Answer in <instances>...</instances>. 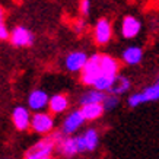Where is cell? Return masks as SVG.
I'll list each match as a JSON object with an SVG mask.
<instances>
[{"mask_svg": "<svg viewBox=\"0 0 159 159\" xmlns=\"http://www.w3.org/2000/svg\"><path fill=\"white\" fill-rule=\"evenodd\" d=\"M85 123L86 121H85L82 112H80V108L70 110L66 116L63 117L61 124H60V131L64 136H76Z\"/></svg>", "mask_w": 159, "mask_h": 159, "instance_id": "8992f818", "label": "cell"}, {"mask_svg": "<svg viewBox=\"0 0 159 159\" xmlns=\"http://www.w3.org/2000/svg\"><path fill=\"white\" fill-rule=\"evenodd\" d=\"M155 82L159 83V72H158V75H156V79H155Z\"/></svg>", "mask_w": 159, "mask_h": 159, "instance_id": "cb8c5ba5", "label": "cell"}, {"mask_svg": "<svg viewBox=\"0 0 159 159\" xmlns=\"http://www.w3.org/2000/svg\"><path fill=\"white\" fill-rule=\"evenodd\" d=\"M48 102H50V95L47 91H44L41 88L32 89L28 93L26 98V107L29 111L34 112H43V111H48Z\"/></svg>", "mask_w": 159, "mask_h": 159, "instance_id": "30bf717a", "label": "cell"}, {"mask_svg": "<svg viewBox=\"0 0 159 159\" xmlns=\"http://www.w3.org/2000/svg\"><path fill=\"white\" fill-rule=\"evenodd\" d=\"M99 76H102L101 72V53H93L89 56L86 66L83 67V70L79 75V80L83 86L92 88V85L95 83Z\"/></svg>", "mask_w": 159, "mask_h": 159, "instance_id": "5b68a950", "label": "cell"}, {"mask_svg": "<svg viewBox=\"0 0 159 159\" xmlns=\"http://www.w3.org/2000/svg\"><path fill=\"white\" fill-rule=\"evenodd\" d=\"M47 159H58V158H56V156H53V158H47Z\"/></svg>", "mask_w": 159, "mask_h": 159, "instance_id": "484cf974", "label": "cell"}, {"mask_svg": "<svg viewBox=\"0 0 159 159\" xmlns=\"http://www.w3.org/2000/svg\"><path fill=\"white\" fill-rule=\"evenodd\" d=\"M85 140V146H86V152H93L98 149L99 146V131L95 127H88L80 133Z\"/></svg>", "mask_w": 159, "mask_h": 159, "instance_id": "ac0fdd59", "label": "cell"}, {"mask_svg": "<svg viewBox=\"0 0 159 159\" xmlns=\"http://www.w3.org/2000/svg\"><path fill=\"white\" fill-rule=\"evenodd\" d=\"M91 9H92V3L89 0H82L79 3V13H80L83 19H86L88 16L91 15Z\"/></svg>", "mask_w": 159, "mask_h": 159, "instance_id": "7402d4cb", "label": "cell"}, {"mask_svg": "<svg viewBox=\"0 0 159 159\" xmlns=\"http://www.w3.org/2000/svg\"><path fill=\"white\" fill-rule=\"evenodd\" d=\"M0 159H13L12 156H5V158H0Z\"/></svg>", "mask_w": 159, "mask_h": 159, "instance_id": "d4e9b609", "label": "cell"}, {"mask_svg": "<svg viewBox=\"0 0 159 159\" xmlns=\"http://www.w3.org/2000/svg\"><path fill=\"white\" fill-rule=\"evenodd\" d=\"M159 101V83L153 82L145 86L142 91L131 92L125 98V104L130 108H137V107L143 105V104H149V102Z\"/></svg>", "mask_w": 159, "mask_h": 159, "instance_id": "3957f363", "label": "cell"}, {"mask_svg": "<svg viewBox=\"0 0 159 159\" xmlns=\"http://www.w3.org/2000/svg\"><path fill=\"white\" fill-rule=\"evenodd\" d=\"M31 120H32V114L28 107L16 105L12 110V123L18 131L31 130Z\"/></svg>", "mask_w": 159, "mask_h": 159, "instance_id": "7c38bea8", "label": "cell"}, {"mask_svg": "<svg viewBox=\"0 0 159 159\" xmlns=\"http://www.w3.org/2000/svg\"><path fill=\"white\" fill-rule=\"evenodd\" d=\"M131 86H133V83H131L129 77L124 76V75H118L114 79V82H112L110 93L116 95V97H123V95H127L130 92Z\"/></svg>", "mask_w": 159, "mask_h": 159, "instance_id": "e0dca14e", "label": "cell"}, {"mask_svg": "<svg viewBox=\"0 0 159 159\" xmlns=\"http://www.w3.org/2000/svg\"><path fill=\"white\" fill-rule=\"evenodd\" d=\"M70 110V98L69 95L58 92L54 95H50V102H48V112H51L53 116H60V114H67Z\"/></svg>", "mask_w": 159, "mask_h": 159, "instance_id": "4fadbf2b", "label": "cell"}, {"mask_svg": "<svg viewBox=\"0 0 159 159\" xmlns=\"http://www.w3.org/2000/svg\"><path fill=\"white\" fill-rule=\"evenodd\" d=\"M120 104H121V98L120 97H116V95H112V93H107L105 99H104V102H102V107H104L105 112H108V111L117 110V108L120 107Z\"/></svg>", "mask_w": 159, "mask_h": 159, "instance_id": "ffe728a7", "label": "cell"}, {"mask_svg": "<svg viewBox=\"0 0 159 159\" xmlns=\"http://www.w3.org/2000/svg\"><path fill=\"white\" fill-rule=\"evenodd\" d=\"M80 112H82L85 121H97L105 114V110H104L102 104H93V105L80 107Z\"/></svg>", "mask_w": 159, "mask_h": 159, "instance_id": "d6986e66", "label": "cell"}, {"mask_svg": "<svg viewBox=\"0 0 159 159\" xmlns=\"http://www.w3.org/2000/svg\"><path fill=\"white\" fill-rule=\"evenodd\" d=\"M56 139L53 134L39 137L34 145H31L25 150L22 159H47L53 158L56 153Z\"/></svg>", "mask_w": 159, "mask_h": 159, "instance_id": "7a4b0ae2", "label": "cell"}, {"mask_svg": "<svg viewBox=\"0 0 159 159\" xmlns=\"http://www.w3.org/2000/svg\"><path fill=\"white\" fill-rule=\"evenodd\" d=\"M10 38V31L7 29L6 25V12L3 6L0 5V41H9Z\"/></svg>", "mask_w": 159, "mask_h": 159, "instance_id": "44dd1931", "label": "cell"}, {"mask_svg": "<svg viewBox=\"0 0 159 159\" xmlns=\"http://www.w3.org/2000/svg\"><path fill=\"white\" fill-rule=\"evenodd\" d=\"M143 29L142 20L136 15H125L121 19L120 25V34L124 39H134L137 38Z\"/></svg>", "mask_w": 159, "mask_h": 159, "instance_id": "8fae6325", "label": "cell"}, {"mask_svg": "<svg viewBox=\"0 0 159 159\" xmlns=\"http://www.w3.org/2000/svg\"><path fill=\"white\" fill-rule=\"evenodd\" d=\"M56 139V153L58 155L60 159H73L77 155L85 153L86 146L82 134L76 136H64L60 130H56L53 133Z\"/></svg>", "mask_w": 159, "mask_h": 159, "instance_id": "6da1fadb", "label": "cell"}, {"mask_svg": "<svg viewBox=\"0 0 159 159\" xmlns=\"http://www.w3.org/2000/svg\"><path fill=\"white\" fill-rule=\"evenodd\" d=\"M89 60V54L83 50H73L70 53L66 54V57L63 60V67L66 69L69 73H79L83 70Z\"/></svg>", "mask_w": 159, "mask_h": 159, "instance_id": "9c48e42d", "label": "cell"}, {"mask_svg": "<svg viewBox=\"0 0 159 159\" xmlns=\"http://www.w3.org/2000/svg\"><path fill=\"white\" fill-rule=\"evenodd\" d=\"M143 48L139 45H129L121 51V63H124L125 66H137L143 60Z\"/></svg>", "mask_w": 159, "mask_h": 159, "instance_id": "9a60e30c", "label": "cell"}, {"mask_svg": "<svg viewBox=\"0 0 159 159\" xmlns=\"http://www.w3.org/2000/svg\"><path fill=\"white\" fill-rule=\"evenodd\" d=\"M86 28H88L86 19H83V18H79V19L75 22V25H73V29H75L76 34H83Z\"/></svg>", "mask_w": 159, "mask_h": 159, "instance_id": "603a6c76", "label": "cell"}, {"mask_svg": "<svg viewBox=\"0 0 159 159\" xmlns=\"http://www.w3.org/2000/svg\"><path fill=\"white\" fill-rule=\"evenodd\" d=\"M31 130L41 137L53 134L56 131V116H53L48 111L34 112L31 120Z\"/></svg>", "mask_w": 159, "mask_h": 159, "instance_id": "277c9868", "label": "cell"}, {"mask_svg": "<svg viewBox=\"0 0 159 159\" xmlns=\"http://www.w3.org/2000/svg\"><path fill=\"white\" fill-rule=\"evenodd\" d=\"M121 61L110 54H101V72L102 76H108L116 79L120 75Z\"/></svg>", "mask_w": 159, "mask_h": 159, "instance_id": "5bb4252c", "label": "cell"}, {"mask_svg": "<svg viewBox=\"0 0 159 159\" xmlns=\"http://www.w3.org/2000/svg\"><path fill=\"white\" fill-rule=\"evenodd\" d=\"M114 28L108 18H99L92 26V35L97 45H107L112 39Z\"/></svg>", "mask_w": 159, "mask_h": 159, "instance_id": "ba28073f", "label": "cell"}, {"mask_svg": "<svg viewBox=\"0 0 159 159\" xmlns=\"http://www.w3.org/2000/svg\"><path fill=\"white\" fill-rule=\"evenodd\" d=\"M9 43L16 48H26V47L34 45L35 35L31 29L24 26V25H16L10 31Z\"/></svg>", "mask_w": 159, "mask_h": 159, "instance_id": "52a82bcc", "label": "cell"}, {"mask_svg": "<svg viewBox=\"0 0 159 159\" xmlns=\"http://www.w3.org/2000/svg\"><path fill=\"white\" fill-rule=\"evenodd\" d=\"M107 93L101 91H97V89H93V88H88L85 91L79 95V108L80 107H86V105H93V104H102L104 99H105Z\"/></svg>", "mask_w": 159, "mask_h": 159, "instance_id": "2e32d148", "label": "cell"}]
</instances>
